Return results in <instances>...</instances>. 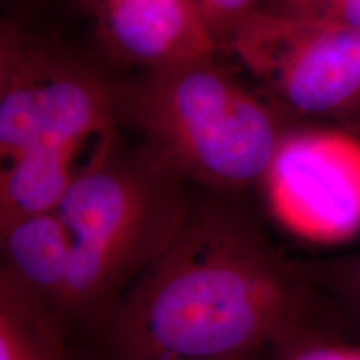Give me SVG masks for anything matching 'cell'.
I'll return each instance as SVG.
<instances>
[{
  "mask_svg": "<svg viewBox=\"0 0 360 360\" xmlns=\"http://www.w3.org/2000/svg\"><path fill=\"white\" fill-rule=\"evenodd\" d=\"M120 85L20 24L0 27V155L74 165L90 137L119 124Z\"/></svg>",
  "mask_w": 360,
  "mask_h": 360,
  "instance_id": "obj_4",
  "label": "cell"
},
{
  "mask_svg": "<svg viewBox=\"0 0 360 360\" xmlns=\"http://www.w3.org/2000/svg\"><path fill=\"white\" fill-rule=\"evenodd\" d=\"M332 334L300 335L269 350V360H360V350L335 342Z\"/></svg>",
  "mask_w": 360,
  "mask_h": 360,
  "instance_id": "obj_12",
  "label": "cell"
},
{
  "mask_svg": "<svg viewBox=\"0 0 360 360\" xmlns=\"http://www.w3.org/2000/svg\"><path fill=\"white\" fill-rule=\"evenodd\" d=\"M283 109L340 114L360 105V29L319 12L250 13L227 42Z\"/></svg>",
  "mask_w": 360,
  "mask_h": 360,
  "instance_id": "obj_5",
  "label": "cell"
},
{
  "mask_svg": "<svg viewBox=\"0 0 360 360\" xmlns=\"http://www.w3.org/2000/svg\"><path fill=\"white\" fill-rule=\"evenodd\" d=\"M290 267L352 326L360 327V252L330 259H290Z\"/></svg>",
  "mask_w": 360,
  "mask_h": 360,
  "instance_id": "obj_10",
  "label": "cell"
},
{
  "mask_svg": "<svg viewBox=\"0 0 360 360\" xmlns=\"http://www.w3.org/2000/svg\"><path fill=\"white\" fill-rule=\"evenodd\" d=\"M110 57L142 70L219 51L191 0H80Z\"/></svg>",
  "mask_w": 360,
  "mask_h": 360,
  "instance_id": "obj_7",
  "label": "cell"
},
{
  "mask_svg": "<svg viewBox=\"0 0 360 360\" xmlns=\"http://www.w3.org/2000/svg\"><path fill=\"white\" fill-rule=\"evenodd\" d=\"M65 334L56 314L0 277V360H75Z\"/></svg>",
  "mask_w": 360,
  "mask_h": 360,
  "instance_id": "obj_9",
  "label": "cell"
},
{
  "mask_svg": "<svg viewBox=\"0 0 360 360\" xmlns=\"http://www.w3.org/2000/svg\"><path fill=\"white\" fill-rule=\"evenodd\" d=\"M187 184L142 142L127 146L117 127L97 139L57 207L72 237L67 327L101 330L179 231L192 202Z\"/></svg>",
  "mask_w": 360,
  "mask_h": 360,
  "instance_id": "obj_2",
  "label": "cell"
},
{
  "mask_svg": "<svg viewBox=\"0 0 360 360\" xmlns=\"http://www.w3.org/2000/svg\"><path fill=\"white\" fill-rule=\"evenodd\" d=\"M188 184L233 195L260 184L289 130L214 57L141 72L120 85L119 122Z\"/></svg>",
  "mask_w": 360,
  "mask_h": 360,
  "instance_id": "obj_3",
  "label": "cell"
},
{
  "mask_svg": "<svg viewBox=\"0 0 360 360\" xmlns=\"http://www.w3.org/2000/svg\"><path fill=\"white\" fill-rule=\"evenodd\" d=\"M347 328V317L295 276L257 220L214 193L192 199L170 244L98 332L112 360H244Z\"/></svg>",
  "mask_w": 360,
  "mask_h": 360,
  "instance_id": "obj_1",
  "label": "cell"
},
{
  "mask_svg": "<svg viewBox=\"0 0 360 360\" xmlns=\"http://www.w3.org/2000/svg\"><path fill=\"white\" fill-rule=\"evenodd\" d=\"M283 8L295 12H315L321 7L322 0H282Z\"/></svg>",
  "mask_w": 360,
  "mask_h": 360,
  "instance_id": "obj_14",
  "label": "cell"
},
{
  "mask_svg": "<svg viewBox=\"0 0 360 360\" xmlns=\"http://www.w3.org/2000/svg\"><path fill=\"white\" fill-rule=\"evenodd\" d=\"M315 12L340 24L360 29V0H322Z\"/></svg>",
  "mask_w": 360,
  "mask_h": 360,
  "instance_id": "obj_13",
  "label": "cell"
},
{
  "mask_svg": "<svg viewBox=\"0 0 360 360\" xmlns=\"http://www.w3.org/2000/svg\"><path fill=\"white\" fill-rule=\"evenodd\" d=\"M244 360H269V350H264V352H260L257 355H252V357L244 359Z\"/></svg>",
  "mask_w": 360,
  "mask_h": 360,
  "instance_id": "obj_15",
  "label": "cell"
},
{
  "mask_svg": "<svg viewBox=\"0 0 360 360\" xmlns=\"http://www.w3.org/2000/svg\"><path fill=\"white\" fill-rule=\"evenodd\" d=\"M0 277L64 322L72 237L58 210L29 215L0 229Z\"/></svg>",
  "mask_w": 360,
  "mask_h": 360,
  "instance_id": "obj_8",
  "label": "cell"
},
{
  "mask_svg": "<svg viewBox=\"0 0 360 360\" xmlns=\"http://www.w3.org/2000/svg\"><path fill=\"white\" fill-rule=\"evenodd\" d=\"M260 0H191L197 15L215 42L227 45L232 34L250 13L259 11Z\"/></svg>",
  "mask_w": 360,
  "mask_h": 360,
  "instance_id": "obj_11",
  "label": "cell"
},
{
  "mask_svg": "<svg viewBox=\"0 0 360 360\" xmlns=\"http://www.w3.org/2000/svg\"><path fill=\"white\" fill-rule=\"evenodd\" d=\"M274 217L314 244L360 231V139L335 129L285 134L262 180Z\"/></svg>",
  "mask_w": 360,
  "mask_h": 360,
  "instance_id": "obj_6",
  "label": "cell"
}]
</instances>
